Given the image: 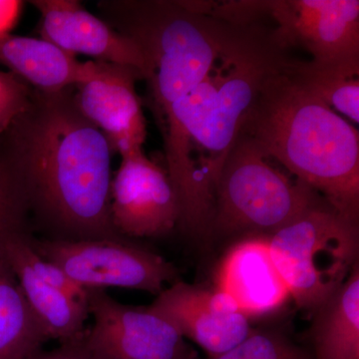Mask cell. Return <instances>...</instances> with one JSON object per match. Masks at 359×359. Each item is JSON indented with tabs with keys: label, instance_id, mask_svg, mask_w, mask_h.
<instances>
[{
	"label": "cell",
	"instance_id": "obj_1",
	"mask_svg": "<svg viewBox=\"0 0 359 359\" xmlns=\"http://www.w3.org/2000/svg\"><path fill=\"white\" fill-rule=\"evenodd\" d=\"M74 89H34L27 109L9 128L25 174L30 219L49 240L123 238L111 219L113 150L78 109Z\"/></svg>",
	"mask_w": 359,
	"mask_h": 359
},
{
	"label": "cell",
	"instance_id": "obj_2",
	"mask_svg": "<svg viewBox=\"0 0 359 359\" xmlns=\"http://www.w3.org/2000/svg\"><path fill=\"white\" fill-rule=\"evenodd\" d=\"M287 60L264 80L241 133L358 223V130L302 86Z\"/></svg>",
	"mask_w": 359,
	"mask_h": 359
},
{
	"label": "cell",
	"instance_id": "obj_3",
	"mask_svg": "<svg viewBox=\"0 0 359 359\" xmlns=\"http://www.w3.org/2000/svg\"><path fill=\"white\" fill-rule=\"evenodd\" d=\"M271 30L257 22H226L217 63L219 87L214 106L190 155L194 184L214 205L215 189L224 162L247 121L264 80L287 60Z\"/></svg>",
	"mask_w": 359,
	"mask_h": 359
},
{
	"label": "cell",
	"instance_id": "obj_4",
	"mask_svg": "<svg viewBox=\"0 0 359 359\" xmlns=\"http://www.w3.org/2000/svg\"><path fill=\"white\" fill-rule=\"evenodd\" d=\"M321 199L271 164L256 143L241 133L215 189L210 235L269 237Z\"/></svg>",
	"mask_w": 359,
	"mask_h": 359
},
{
	"label": "cell",
	"instance_id": "obj_5",
	"mask_svg": "<svg viewBox=\"0 0 359 359\" xmlns=\"http://www.w3.org/2000/svg\"><path fill=\"white\" fill-rule=\"evenodd\" d=\"M269 248L290 299L313 314L358 264V223L321 199L269 236Z\"/></svg>",
	"mask_w": 359,
	"mask_h": 359
},
{
	"label": "cell",
	"instance_id": "obj_6",
	"mask_svg": "<svg viewBox=\"0 0 359 359\" xmlns=\"http://www.w3.org/2000/svg\"><path fill=\"white\" fill-rule=\"evenodd\" d=\"M33 249L86 290L121 287L158 295L179 280L178 269L130 238H30Z\"/></svg>",
	"mask_w": 359,
	"mask_h": 359
},
{
	"label": "cell",
	"instance_id": "obj_7",
	"mask_svg": "<svg viewBox=\"0 0 359 359\" xmlns=\"http://www.w3.org/2000/svg\"><path fill=\"white\" fill-rule=\"evenodd\" d=\"M266 6L283 50L302 47L314 62L359 71L358 0H273Z\"/></svg>",
	"mask_w": 359,
	"mask_h": 359
},
{
	"label": "cell",
	"instance_id": "obj_8",
	"mask_svg": "<svg viewBox=\"0 0 359 359\" xmlns=\"http://www.w3.org/2000/svg\"><path fill=\"white\" fill-rule=\"evenodd\" d=\"M93 325L85 332L94 359H191L185 339L164 318L147 308L116 301L105 290H89Z\"/></svg>",
	"mask_w": 359,
	"mask_h": 359
},
{
	"label": "cell",
	"instance_id": "obj_9",
	"mask_svg": "<svg viewBox=\"0 0 359 359\" xmlns=\"http://www.w3.org/2000/svg\"><path fill=\"white\" fill-rule=\"evenodd\" d=\"M111 219L123 238H160L181 222L178 196L166 169L143 149L121 155L111 182Z\"/></svg>",
	"mask_w": 359,
	"mask_h": 359
},
{
	"label": "cell",
	"instance_id": "obj_10",
	"mask_svg": "<svg viewBox=\"0 0 359 359\" xmlns=\"http://www.w3.org/2000/svg\"><path fill=\"white\" fill-rule=\"evenodd\" d=\"M146 308L204 349L208 358L231 351L254 330L230 295L183 280L170 285Z\"/></svg>",
	"mask_w": 359,
	"mask_h": 359
},
{
	"label": "cell",
	"instance_id": "obj_11",
	"mask_svg": "<svg viewBox=\"0 0 359 359\" xmlns=\"http://www.w3.org/2000/svg\"><path fill=\"white\" fill-rule=\"evenodd\" d=\"M144 79L140 71L101 62L100 72L77 84L74 99L82 115L109 141L120 155L140 150L147 137V125L135 83Z\"/></svg>",
	"mask_w": 359,
	"mask_h": 359
},
{
	"label": "cell",
	"instance_id": "obj_12",
	"mask_svg": "<svg viewBox=\"0 0 359 359\" xmlns=\"http://www.w3.org/2000/svg\"><path fill=\"white\" fill-rule=\"evenodd\" d=\"M41 15L42 39L73 54H84L100 62L127 66L140 71L144 79L150 68L133 40L88 13L75 0H34Z\"/></svg>",
	"mask_w": 359,
	"mask_h": 359
},
{
	"label": "cell",
	"instance_id": "obj_13",
	"mask_svg": "<svg viewBox=\"0 0 359 359\" xmlns=\"http://www.w3.org/2000/svg\"><path fill=\"white\" fill-rule=\"evenodd\" d=\"M216 289L230 295L250 320L276 313L292 299L266 236H250L229 249L217 269Z\"/></svg>",
	"mask_w": 359,
	"mask_h": 359
},
{
	"label": "cell",
	"instance_id": "obj_14",
	"mask_svg": "<svg viewBox=\"0 0 359 359\" xmlns=\"http://www.w3.org/2000/svg\"><path fill=\"white\" fill-rule=\"evenodd\" d=\"M0 63L43 93H57L88 81L101 68L100 61L80 62L43 39L11 34L0 39Z\"/></svg>",
	"mask_w": 359,
	"mask_h": 359
},
{
	"label": "cell",
	"instance_id": "obj_15",
	"mask_svg": "<svg viewBox=\"0 0 359 359\" xmlns=\"http://www.w3.org/2000/svg\"><path fill=\"white\" fill-rule=\"evenodd\" d=\"M13 233L0 236V248L15 273L26 302L47 339L58 340L62 344L83 337L88 309L47 285L35 273L16 247Z\"/></svg>",
	"mask_w": 359,
	"mask_h": 359
},
{
	"label": "cell",
	"instance_id": "obj_16",
	"mask_svg": "<svg viewBox=\"0 0 359 359\" xmlns=\"http://www.w3.org/2000/svg\"><path fill=\"white\" fill-rule=\"evenodd\" d=\"M313 359H359V268L313 313Z\"/></svg>",
	"mask_w": 359,
	"mask_h": 359
},
{
	"label": "cell",
	"instance_id": "obj_17",
	"mask_svg": "<svg viewBox=\"0 0 359 359\" xmlns=\"http://www.w3.org/2000/svg\"><path fill=\"white\" fill-rule=\"evenodd\" d=\"M47 340L0 248V359H27Z\"/></svg>",
	"mask_w": 359,
	"mask_h": 359
},
{
	"label": "cell",
	"instance_id": "obj_18",
	"mask_svg": "<svg viewBox=\"0 0 359 359\" xmlns=\"http://www.w3.org/2000/svg\"><path fill=\"white\" fill-rule=\"evenodd\" d=\"M287 72L332 110L359 123V71L314 61L287 60Z\"/></svg>",
	"mask_w": 359,
	"mask_h": 359
},
{
	"label": "cell",
	"instance_id": "obj_19",
	"mask_svg": "<svg viewBox=\"0 0 359 359\" xmlns=\"http://www.w3.org/2000/svg\"><path fill=\"white\" fill-rule=\"evenodd\" d=\"M29 222L25 174L8 129L0 137V236L29 231Z\"/></svg>",
	"mask_w": 359,
	"mask_h": 359
},
{
	"label": "cell",
	"instance_id": "obj_20",
	"mask_svg": "<svg viewBox=\"0 0 359 359\" xmlns=\"http://www.w3.org/2000/svg\"><path fill=\"white\" fill-rule=\"evenodd\" d=\"M311 354L280 332L252 330L231 351L205 359H313Z\"/></svg>",
	"mask_w": 359,
	"mask_h": 359
},
{
	"label": "cell",
	"instance_id": "obj_21",
	"mask_svg": "<svg viewBox=\"0 0 359 359\" xmlns=\"http://www.w3.org/2000/svg\"><path fill=\"white\" fill-rule=\"evenodd\" d=\"M34 89L13 72L0 70V137L29 106Z\"/></svg>",
	"mask_w": 359,
	"mask_h": 359
},
{
	"label": "cell",
	"instance_id": "obj_22",
	"mask_svg": "<svg viewBox=\"0 0 359 359\" xmlns=\"http://www.w3.org/2000/svg\"><path fill=\"white\" fill-rule=\"evenodd\" d=\"M84 335L79 339L62 342L53 351L40 349L27 359H94L85 344Z\"/></svg>",
	"mask_w": 359,
	"mask_h": 359
},
{
	"label": "cell",
	"instance_id": "obj_23",
	"mask_svg": "<svg viewBox=\"0 0 359 359\" xmlns=\"http://www.w3.org/2000/svg\"><path fill=\"white\" fill-rule=\"evenodd\" d=\"M25 2L0 0V39L11 34L18 25Z\"/></svg>",
	"mask_w": 359,
	"mask_h": 359
}]
</instances>
